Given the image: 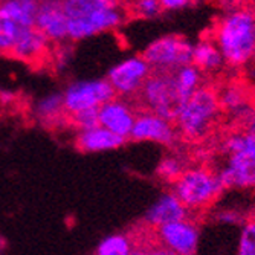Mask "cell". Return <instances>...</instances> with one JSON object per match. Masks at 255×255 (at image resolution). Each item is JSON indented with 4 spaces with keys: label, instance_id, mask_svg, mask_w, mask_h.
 <instances>
[{
    "label": "cell",
    "instance_id": "obj_1",
    "mask_svg": "<svg viewBox=\"0 0 255 255\" xmlns=\"http://www.w3.org/2000/svg\"><path fill=\"white\" fill-rule=\"evenodd\" d=\"M67 40L78 41L118 28L126 18L120 0H61Z\"/></svg>",
    "mask_w": 255,
    "mask_h": 255
},
{
    "label": "cell",
    "instance_id": "obj_2",
    "mask_svg": "<svg viewBox=\"0 0 255 255\" xmlns=\"http://www.w3.org/2000/svg\"><path fill=\"white\" fill-rule=\"evenodd\" d=\"M214 43L223 63L231 67H243L255 57V12L234 11L217 25Z\"/></svg>",
    "mask_w": 255,
    "mask_h": 255
},
{
    "label": "cell",
    "instance_id": "obj_3",
    "mask_svg": "<svg viewBox=\"0 0 255 255\" xmlns=\"http://www.w3.org/2000/svg\"><path fill=\"white\" fill-rule=\"evenodd\" d=\"M222 151L226 162L217 177L223 190H255V131L226 136Z\"/></svg>",
    "mask_w": 255,
    "mask_h": 255
},
{
    "label": "cell",
    "instance_id": "obj_4",
    "mask_svg": "<svg viewBox=\"0 0 255 255\" xmlns=\"http://www.w3.org/2000/svg\"><path fill=\"white\" fill-rule=\"evenodd\" d=\"M219 94L213 87L202 86L185 100L176 115V130L190 141L205 137L220 117Z\"/></svg>",
    "mask_w": 255,
    "mask_h": 255
},
{
    "label": "cell",
    "instance_id": "obj_5",
    "mask_svg": "<svg viewBox=\"0 0 255 255\" xmlns=\"http://www.w3.org/2000/svg\"><path fill=\"white\" fill-rule=\"evenodd\" d=\"M179 202L190 211H202L214 203L223 193L217 173L206 167H193L183 170V173L173 182L171 191Z\"/></svg>",
    "mask_w": 255,
    "mask_h": 255
},
{
    "label": "cell",
    "instance_id": "obj_6",
    "mask_svg": "<svg viewBox=\"0 0 255 255\" xmlns=\"http://www.w3.org/2000/svg\"><path fill=\"white\" fill-rule=\"evenodd\" d=\"M40 0H9L0 3V54L9 55L18 38L35 28Z\"/></svg>",
    "mask_w": 255,
    "mask_h": 255
},
{
    "label": "cell",
    "instance_id": "obj_7",
    "mask_svg": "<svg viewBox=\"0 0 255 255\" xmlns=\"http://www.w3.org/2000/svg\"><path fill=\"white\" fill-rule=\"evenodd\" d=\"M193 46L188 40L177 35H165L151 41L144 51L142 58L151 71L173 74L179 67L191 64Z\"/></svg>",
    "mask_w": 255,
    "mask_h": 255
},
{
    "label": "cell",
    "instance_id": "obj_8",
    "mask_svg": "<svg viewBox=\"0 0 255 255\" xmlns=\"http://www.w3.org/2000/svg\"><path fill=\"white\" fill-rule=\"evenodd\" d=\"M141 97L148 112L167 121H174L182 106L173 83V75L168 72H151L145 80Z\"/></svg>",
    "mask_w": 255,
    "mask_h": 255
},
{
    "label": "cell",
    "instance_id": "obj_9",
    "mask_svg": "<svg viewBox=\"0 0 255 255\" xmlns=\"http://www.w3.org/2000/svg\"><path fill=\"white\" fill-rule=\"evenodd\" d=\"M115 90L106 78L84 80L69 86L63 94L64 112L74 115L84 110L100 109L106 103L115 100Z\"/></svg>",
    "mask_w": 255,
    "mask_h": 255
},
{
    "label": "cell",
    "instance_id": "obj_10",
    "mask_svg": "<svg viewBox=\"0 0 255 255\" xmlns=\"http://www.w3.org/2000/svg\"><path fill=\"white\" fill-rule=\"evenodd\" d=\"M151 67L141 57H128L115 64L107 75V81L120 95H133L141 92L145 80L151 75Z\"/></svg>",
    "mask_w": 255,
    "mask_h": 255
},
{
    "label": "cell",
    "instance_id": "obj_11",
    "mask_svg": "<svg viewBox=\"0 0 255 255\" xmlns=\"http://www.w3.org/2000/svg\"><path fill=\"white\" fill-rule=\"evenodd\" d=\"M156 234L159 245L176 255H194L197 252L200 231L199 226L190 219L159 226L156 228Z\"/></svg>",
    "mask_w": 255,
    "mask_h": 255
},
{
    "label": "cell",
    "instance_id": "obj_12",
    "mask_svg": "<svg viewBox=\"0 0 255 255\" xmlns=\"http://www.w3.org/2000/svg\"><path fill=\"white\" fill-rule=\"evenodd\" d=\"M128 137L137 142L148 141L170 147L177 141V130L170 121L157 117L151 112H144L136 115Z\"/></svg>",
    "mask_w": 255,
    "mask_h": 255
},
{
    "label": "cell",
    "instance_id": "obj_13",
    "mask_svg": "<svg viewBox=\"0 0 255 255\" xmlns=\"http://www.w3.org/2000/svg\"><path fill=\"white\" fill-rule=\"evenodd\" d=\"M35 29L49 43H63L67 40V18L61 0H40L35 14Z\"/></svg>",
    "mask_w": 255,
    "mask_h": 255
},
{
    "label": "cell",
    "instance_id": "obj_14",
    "mask_svg": "<svg viewBox=\"0 0 255 255\" xmlns=\"http://www.w3.org/2000/svg\"><path fill=\"white\" fill-rule=\"evenodd\" d=\"M219 103L220 110L236 123H249L255 110V104L251 100V90L237 83H231L220 90Z\"/></svg>",
    "mask_w": 255,
    "mask_h": 255
},
{
    "label": "cell",
    "instance_id": "obj_15",
    "mask_svg": "<svg viewBox=\"0 0 255 255\" xmlns=\"http://www.w3.org/2000/svg\"><path fill=\"white\" fill-rule=\"evenodd\" d=\"M136 115L131 106L121 100H112L98 109L100 127L118 134L124 139L128 137L134 124Z\"/></svg>",
    "mask_w": 255,
    "mask_h": 255
},
{
    "label": "cell",
    "instance_id": "obj_16",
    "mask_svg": "<svg viewBox=\"0 0 255 255\" xmlns=\"http://www.w3.org/2000/svg\"><path fill=\"white\" fill-rule=\"evenodd\" d=\"M188 210L179 202V199L173 193H165L150 206V210L145 214V222L150 226L159 228L168 223L185 220L188 219Z\"/></svg>",
    "mask_w": 255,
    "mask_h": 255
},
{
    "label": "cell",
    "instance_id": "obj_17",
    "mask_svg": "<svg viewBox=\"0 0 255 255\" xmlns=\"http://www.w3.org/2000/svg\"><path fill=\"white\" fill-rule=\"evenodd\" d=\"M49 46L51 43L48 38L32 28L18 38L9 55L25 63H38L48 55Z\"/></svg>",
    "mask_w": 255,
    "mask_h": 255
},
{
    "label": "cell",
    "instance_id": "obj_18",
    "mask_svg": "<svg viewBox=\"0 0 255 255\" xmlns=\"http://www.w3.org/2000/svg\"><path fill=\"white\" fill-rule=\"evenodd\" d=\"M126 144V139L115 134L103 127H95L86 131H80L77 136V147L84 153H100L117 150Z\"/></svg>",
    "mask_w": 255,
    "mask_h": 255
},
{
    "label": "cell",
    "instance_id": "obj_19",
    "mask_svg": "<svg viewBox=\"0 0 255 255\" xmlns=\"http://www.w3.org/2000/svg\"><path fill=\"white\" fill-rule=\"evenodd\" d=\"M191 64H194L200 72H217L225 63L216 43L213 40H202L193 46Z\"/></svg>",
    "mask_w": 255,
    "mask_h": 255
},
{
    "label": "cell",
    "instance_id": "obj_20",
    "mask_svg": "<svg viewBox=\"0 0 255 255\" xmlns=\"http://www.w3.org/2000/svg\"><path fill=\"white\" fill-rule=\"evenodd\" d=\"M171 75H173L176 94H177L180 103L188 100L196 90H199L202 87V72L194 64L182 66L177 69V71H174Z\"/></svg>",
    "mask_w": 255,
    "mask_h": 255
},
{
    "label": "cell",
    "instance_id": "obj_21",
    "mask_svg": "<svg viewBox=\"0 0 255 255\" xmlns=\"http://www.w3.org/2000/svg\"><path fill=\"white\" fill-rule=\"evenodd\" d=\"M63 94H52L41 98L35 106V115L41 121H57L63 117Z\"/></svg>",
    "mask_w": 255,
    "mask_h": 255
},
{
    "label": "cell",
    "instance_id": "obj_22",
    "mask_svg": "<svg viewBox=\"0 0 255 255\" xmlns=\"http://www.w3.org/2000/svg\"><path fill=\"white\" fill-rule=\"evenodd\" d=\"M133 252L131 240L124 234H113L101 240L95 255H130Z\"/></svg>",
    "mask_w": 255,
    "mask_h": 255
},
{
    "label": "cell",
    "instance_id": "obj_23",
    "mask_svg": "<svg viewBox=\"0 0 255 255\" xmlns=\"http://www.w3.org/2000/svg\"><path fill=\"white\" fill-rule=\"evenodd\" d=\"M237 255H255V220H249L243 225Z\"/></svg>",
    "mask_w": 255,
    "mask_h": 255
},
{
    "label": "cell",
    "instance_id": "obj_24",
    "mask_svg": "<svg viewBox=\"0 0 255 255\" xmlns=\"http://www.w3.org/2000/svg\"><path fill=\"white\" fill-rule=\"evenodd\" d=\"M183 165L177 157L168 156L165 159L160 160V164L157 165V174L167 180V182H174L182 173H183Z\"/></svg>",
    "mask_w": 255,
    "mask_h": 255
},
{
    "label": "cell",
    "instance_id": "obj_25",
    "mask_svg": "<svg viewBox=\"0 0 255 255\" xmlns=\"http://www.w3.org/2000/svg\"><path fill=\"white\" fill-rule=\"evenodd\" d=\"M69 117H71V123L74 124V127L78 128V133L90 130V128H95V127L100 126V123H98V109L78 112V113H74V115H69Z\"/></svg>",
    "mask_w": 255,
    "mask_h": 255
},
{
    "label": "cell",
    "instance_id": "obj_26",
    "mask_svg": "<svg viewBox=\"0 0 255 255\" xmlns=\"http://www.w3.org/2000/svg\"><path fill=\"white\" fill-rule=\"evenodd\" d=\"M131 12L141 18H153L162 12L159 0H133Z\"/></svg>",
    "mask_w": 255,
    "mask_h": 255
},
{
    "label": "cell",
    "instance_id": "obj_27",
    "mask_svg": "<svg viewBox=\"0 0 255 255\" xmlns=\"http://www.w3.org/2000/svg\"><path fill=\"white\" fill-rule=\"evenodd\" d=\"M217 220L226 225H240L245 222L243 216L236 210H223L217 214Z\"/></svg>",
    "mask_w": 255,
    "mask_h": 255
},
{
    "label": "cell",
    "instance_id": "obj_28",
    "mask_svg": "<svg viewBox=\"0 0 255 255\" xmlns=\"http://www.w3.org/2000/svg\"><path fill=\"white\" fill-rule=\"evenodd\" d=\"M160 8L165 11H177L191 3V0H159Z\"/></svg>",
    "mask_w": 255,
    "mask_h": 255
},
{
    "label": "cell",
    "instance_id": "obj_29",
    "mask_svg": "<svg viewBox=\"0 0 255 255\" xmlns=\"http://www.w3.org/2000/svg\"><path fill=\"white\" fill-rule=\"evenodd\" d=\"M148 251V255H176L174 252H171V251H168L167 248H164V246H153V248H150V249H147Z\"/></svg>",
    "mask_w": 255,
    "mask_h": 255
},
{
    "label": "cell",
    "instance_id": "obj_30",
    "mask_svg": "<svg viewBox=\"0 0 255 255\" xmlns=\"http://www.w3.org/2000/svg\"><path fill=\"white\" fill-rule=\"evenodd\" d=\"M12 100H14V94H12V92H0V101L9 103Z\"/></svg>",
    "mask_w": 255,
    "mask_h": 255
},
{
    "label": "cell",
    "instance_id": "obj_31",
    "mask_svg": "<svg viewBox=\"0 0 255 255\" xmlns=\"http://www.w3.org/2000/svg\"><path fill=\"white\" fill-rule=\"evenodd\" d=\"M249 130H251V131H255V110H254L252 117H251V120H249Z\"/></svg>",
    "mask_w": 255,
    "mask_h": 255
},
{
    "label": "cell",
    "instance_id": "obj_32",
    "mask_svg": "<svg viewBox=\"0 0 255 255\" xmlns=\"http://www.w3.org/2000/svg\"><path fill=\"white\" fill-rule=\"evenodd\" d=\"M130 255H148V251H142V249H137V251H133Z\"/></svg>",
    "mask_w": 255,
    "mask_h": 255
},
{
    "label": "cell",
    "instance_id": "obj_33",
    "mask_svg": "<svg viewBox=\"0 0 255 255\" xmlns=\"http://www.w3.org/2000/svg\"><path fill=\"white\" fill-rule=\"evenodd\" d=\"M251 100H252V103L255 104V87L251 90Z\"/></svg>",
    "mask_w": 255,
    "mask_h": 255
},
{
    "label": "cell",
    "instance_id": "obj_34",
    "mask_svg": "<svg viewBox=\"0 0 255 255\" xmlns=\"http://www.w3.org/2000/svg\"><path fill=\"white\" fill-rule=\"evenodd\" d=\"M3 2H9V0H0V3H3Z\"/></svg>",
    "mask_w": 255,
    "mask_h": 255
},
{
    "label": "cell",
    "instance_id": "obj_35",
    "mask_svg": "<svg viewBox=\"0 0 255 255\" xmlns=\"http://www.w3.org/2000/svg\"><path fill=\"white\" fill-rule=\"evenodd\" d=\"M120 2H121V0H120Z\"/></svg>",
    "mask_w": 255,
    "mask_h": 255
}]
</instances>
